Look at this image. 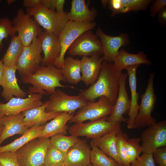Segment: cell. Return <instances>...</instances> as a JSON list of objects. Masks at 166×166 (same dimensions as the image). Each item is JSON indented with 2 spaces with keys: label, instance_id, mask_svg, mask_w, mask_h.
I'll use <instances>...</instances> for the list:
<instances>
[{
  "label": "cell",
  "instance_id": "cell-1",
  "mask_svg": "<svg viewBox=\"0 0 166 166\" xmlns=\"http://www.w3.org/2000/svg\"><path fill=\"white\" fill-rule=\"evenodd\" d=\"M121 72L116 68L113 62L104 60L96 81L81 92L78 95L84 100L91 101H95L101 96H105L114 105L118 93Z\"/></svg>",
  "mask_w": 166,
  "mask_h": 166
},
{
  "label": "cell",
  "instance_id": "cell-52",
  "mask_svg": "<svg viewBox=\"0 0 166 166\" xmlns=\"http://www.w3.org/2000/svg\"><path fill=\"white\" fill-rule=\"evenodd\" d=\"M122 166H131V164L128 165H123Z\"/></svg>",
  "mask_w": 166,
  "mask_h": 166
},
{
  "label": "cell",
  "instance_id": "cell-11",
  "mask_svg": "<svg viewBox=\"0 0 166 166\" xmlns=\"http://www.w3.org/2000/svg\"><path fill=\"white\" fill-rule=\"evenodd\" d=\"M68 50L69 53L72 57H89L103 54L101 41L91 30L86 31L79 36Z\"/></svg>",
  "mask_w": 166,
  "mask_h": 166
},
{
  "label": "cell",
  "instance_id": "cell-51",
  "mask_svg": "<svg viewBox=\"0 0 166 166\" xmlns=\"http://www.w3.org/2000/svg\"><path fill=\"white\" fill-rule=\"evenodd\" d=\"M87 166H96L94 165L91 163L89 165H88Z\"/></svg>",
  "mask_w": 166,
  "mask_h": 166
},
{
  "label": "cell",
  "instance_id": "cell-22",
  "mask_svg": "<svg viewBox=\"0 0 166 166\" xmlns=\"http://www.w3.org/2000/svg\"><path fill=\"white\" fill-rule=\"evenodd\" d=\"M24 118L22 113L2 117L1 121L3 128L0 137V146L7 138L16 134L22 136L29 129L24 124Z\"/></svg>",
  "mask_w": 166,
  "mask_h": 166
},
{
  "label": "cell",
  "instance_id": "cell-6",
  "mask_svg": "<svg viewBox=\"0 0 166 166\" xmlns=\"http://www.w3.org/2000/svg\"><path fill=\"white\" fill-rule=\"evenodd\" d=\"M154 73H150L144 93L140 96L141 102L134 121V128L149 127L156 122L151 116L157 98L154 93Z\"/></svg>",
  "mask_w": 166,
  "mask_h": 166
},
{
  "label": "cell",
  "instance_id": "cell-48",
  "mask_svg": "<svg viewBox=\"0 0 166 166\" xmlns=\"http://www.w3.org/2000/svg\"><path fill=\"white\" fill-rule=\"evenodd\" d=\"M1 117H2L0 116V137L2 133L3 128V126L1 121Z\"/></svg>",
  "mask_w": 166,
  "mask_h": 166
},
{
  "label": "cell",
  "instance_id": "cell-30",
  "mask_svg": "<svg viewBox=\"0 0 166 166\" xmlns=\"http://www.w3.org/2000/svg\"><path fill=\"white\" fill-rule=\"evenodd\" d=\"M24 47L18 35L11 36L10 44L2 60L5 67L16 66Z\"/></svg>",
  "mask_w": 166,
  "mask_h": 166
},
{
  "label": "cell",
  "instance_id": "cell-44",
  "mask_svg": "<svg viewBox=\"0 0 166 166\" xmlns=\"http://www.w3.org/2000/svg\"><path fill=\"white\" fill-rule=\"evenodd\" d=\"M41 0H24L23 1V5L27 8L34 7L41 2Z\"/></svg>",
  "mask_w": 166,
  "mask_h": 166
},
{
  "label": "cell",
  "instance_id": "cell-7",
  "mask_svg": "<svg viewBox=\"0 0 166 166\" xmlns=\"http://www.w3.org/2000/svg\"><path fill=\"white\" fill-rule=\"evenodd\" d=\"M113 105L105 96L99 97L97 102L89 101L84 106L78 109L69 121L71 123L94 121L108 117L111 113Z\"/></svg>",
  "mask_w": 166,
  "mask_h": 166
},
{
  "label": "cell",
  "instance_id": "cell-41",
  "mask_svg": "<svg viewBox=\"0 0 166 166\" xmlns=\"http://www.w3.org/2000/svg\"><path fill=\"white\" fill-rule=\"evenodd\" d=\"M149 12L150 16H155L158 12L166 6V0H156L153 1L151 3Z\"/></svg>",
  "mask_w": 166,
  "mask_h": 166
},
{
  "label": "cell",
  "instance_id": "cell-47",
  "mask_svg": "<svg viewBox=\"0 0 166 166\" xmlns=\"http://www.w3.org/2000/svg\"><path fill=\"white\" fill-rule=\"evenodd\" d=\"M4 67L2 61L0 59V86L1 85V81L3 74Z\"/></svg>",
  "mask_w": 166,
  "mask_h": 166
},
{
  "label": "cell",
  "instance_id": "cell-36",
  "mask_svg": "<svg viewBox=\"0 0 166 166\" xmlns=\"http://www.w3.org/2000/svg\"><path fill=\"white\" fill-rule=\"evenodd\" d=\"M141 141V139L139 138H130L127 140L126 150L130 164L136 159L142 152V148L139 144Z\"/></svg>",
  "mask_w": 166,
  "mask_h": 166
},
{
  "label": "cell",
  "instance_id": "cell-5",
  "mask_svg": "<svg viewBox=\"0 0 166 166\" xmlns=\"http://www.w3.org/2000/svg\"><path fill=\"white\" fill-rule=\"evenodd\" d=\"M96 26V23L93 22H77L69 21L58 36L61 52L53 65L61 69L64 64L65 54L73 42L83 33L91 30Z\"/></svg>",
  "mask_w": 166,
  "mask_h": 166
},
{
  "label": "cell",
  "instance_id": "cell-34",
  "mask_svg": "<svg viewBox=\"0 0 166 166\" xmlns=\"http://www.w3.org/2000/svg\"><path fill=\"white\" fill-rule=\"evenodd\" d=\"M65 155L58 148L50 145L48 149L43 165L63 166Z\"/></svg>",
  "mask_w": 166,
  "mask_h": 166
},
{
  "label": "cell",
  "instance_id": "cell-29",
  "mask_svg": "<svg viewBox=\"0 0 166 166\" xmlns=\"http://www.w3.org/2000/svg\"><path fill=\"white\" fill-rule=\"evenodd\" d=\"M80 65L81 61L79 59L74 58L71 56L65 58L61 70L66 82L75 85L81 81Z\"/></svg>",
  "mask_w": 166,
  "mask_h": 166
},
{
  "label": "cell",
  "instance_id": "cell-43",
  "mask_svg": "<svg viewBox=\"0 0 166 166\" xmlns=\"http://www.w3.org/2000/svg\"><path fill=\"white\" fill-rule=\"evenodd\" d=\"M157 21L162 26L166 24V7L160 10L157 13Z\"/></svg>",
  "mask_w": 166,
  "mask_h": 166
},
{
  "label": "cell",
  "instance_id": "cell-55",
  "mask_svg": "<svg viewBox=\"0 0 166 166\" xmlns=\"http://www.w3.org/2000/svg\"><path fill=\"white\" fill-rule=\"evenodd\" d=\"M1 0H0V2H1Z\"/></svg>",
  "mask_w": 166,
  "mask_h": 166
},
{
  "label": "cell",
  "instance_id": "cell-54",
  "mask_svg": "<svg viewBox=\"0 0 166 166\" xmlns=\"http://www.w3.org/2000/svg\"><path fill=\"white\" fill-rule=\"evenodd\" d=\"M42 166H45V165H42Z\"/></svg>",
  "mask_w": 166,
  "mask_h": 166
},
{
  "label": "cell",
  "instance_id": "cell-15",
  "mask_svg": "<svg viewBox=\"0 0 166 166\" xmlns=\"http://www.w3.org/2000/svg\"><path fill=\"white\" fill-rule=\"evenodd\" d=\"M28 93L26 98L13 97L6 103L0 101V116L17 115L42 105V95Z\"/></svg>",
  "mask_w": 166,
  "mask_h": 166
},
{
  "label": "cell",
  "instance_id": "cell-26",
  "mask_svg": "<svg viewBox=\"0 0 166 166\" xmlns=\"http://www.w3.org/2000/svg\"><path fill=\"white\" fill-rule=\"evenodd\" d=\"M97 14L96 10L90 9L84 0H73L67 13L69 21L77 22H93Z\"/></svg>",
  "mask_w": 166,
  "mask_h": 166
},
{
  "label": "cell",
  "instance_id": "cell-35",
  "mask_svg": "<svg viewBox=\"0 0 166 166\" xmlns=\"http://www.w3.org/2000/svg\"><path fill=\"white\" fill-rule=\"evenodd\" d=\"M128 139L127 135L121 129L117 135L116 148L122 165L131 164L129 161L126 150V144Z\"/></svg>",
  "mask_w": 166,
  "mask_h": 166
},
{
  "label": "cell",
  "instance_id": "cell-10",
  "mask_svg": "<svg viewBox=\"0 0 166 166\" xmlns=\"http://www.w3.org/2000/svg\"><path fill=\"white\" fill-rule=\"evenodd\" d=\"M45 111L74 113L77 109L85 105L89 101L78 95H69L58 89L50 95Z\"/></svg>",
  "mask_w": 166,
  "mask_h": 166
},
{
  "label": "cell",
  "instance_id": "cell-8",
  "mask_svg": "<svg viewBox=\"0 0 166 166\" xmlns=\"http://www.w3.org/2000/svg\"><path fill=\"white\" fill-rule=\"evenodd\" d=\"M42 52L41 42L38 37L29 45L24 46L16 65L17 70L21 77L33 73L41 65Z\"/></svg>",
  "mask_w": 166,
  "mask_h": 166
},
{
  "label": "cell",
  "instance_id": "cell-37",
  "mask_svg": "<svg viewBox=\"0 0 166 166\" xmlns=\"http://www.w3.org/2000/svg\"><path fill=\"white\" fill-rule=\"evenodd\" d=\"M16 33L12 21L6 18L0 19V51L3 47V40L6 39L9 36L15 35Z\"/></svg>",
  "mask_w": 166,
  "mask_h": 166
},
{
  "label": "cell",
  "instance_id": "cell-20",
  "mask_svg": "<svg viewBox=\"0 0 166 166\" xmlns=\"http://www.w3.org/2000/svg\"><path fill=\"white\" fill-rule=\"evenodd\" d=\"M104 60L101 55L82 57L80 60L81 81L86 85H91L96 81Z\"/></svg>",
  "mask_w": 166,
  "mask_h": 166
},
{
  "label": "cell",
  "instance_id": "cell-45",
  "mask_svg": "<svg viewBox=\"0 0 166 166\" xmlns=\"http://www.w3.org/2000/svg\"><path fill=\"white\" fill-rule=\"evenodd\" d=\"M41 3L46 8L55 10L56 0H41Z\"/></svg>",
  "mask_w": 166,
  "mask_h": 166
},
{
  "label": "cell",
  "instance_id": "cell-42",
  "mask_svg": "<svg viewBox=\"0 0 166 166\" xmlns=\"http://www.w3.org/2000/svg\"><path fill=\"white\" fill-rule=\"evenodd\" d=\"M109 7L112 11L111 16L113 17L119 12L121 7L120 0H108Z\"/></svg>",
  "mask_w": 166,
  "mask_h": 166
},
{
  "label": "cell",
  "instance_id": "cell-38",
  "mask_svg": "<svg viewBox=\"0 0 166 166\" xmlns=\"http://www.w3.org/2000/svg\"><path fill=\"white\" fill-rule=\"evenodd\" d=\"M0 163L3 166H20L16 153L10 151L0 152Z\"/></svg>",
  "mask_w": 166,
  "mask_h": 166
},
{
  "label": "cell",
  "instance_id": "cell-53",
  "mask_svg": "<svg viewBox=\"0 0 166 166\" xmlns=\"http://www.w3.org/2000/svg\"><path fill=\"white\" fill-rule=\"evenodd\" d=\"M0 166H3L0 163Z\"/></svg>",
  "mask_w": 166,
  "mask_h": 166
},
{
  "label": "cell",
  "instance_id": "cell-13",
  "mask_svg": "<svg viewBox=\"0 0 166 166\" xmlns=\"http://www.w3.org/2000/svg\"><path fill=\"white\" fill-rule=\"evenodd\" d=\"M142 152L152 153L166 146V121L156 122L145 130L141 136Z\"/></svg>",
  "mask_w": 166,
  "mask_h": 166
},
{
  "label": "cell",
  "instance_id": "cell-4",
  "mask_svg": "<svg viewBox=\"0 0 166 166\" xmlns=\"http://www.w3.org/2000/svg\"><path fill=\"white\" fill-rule=\"evenodd\" d=\"M50 139H34L16 152L20 166H42L44 164Z\"/></svg>",
  "mask_w": 166,
  "mask_h": 166
},
{
  "label": "cell",
  "instance_id": "cell-3",
  "mask_svg": "<svg viewBox=\"0 0 166 166\" xmlns=\"http://www.w3.org/2000/svg\"><path fill=\"white\" fill-rule=\"evenodd\" d=\"M26 13L44 29L58 36L69 21L67 13L49 10L41 2L34 8H27Z\"/></svg>",
  "mask_w": 166,
  "mask_h": 166
},
{
  "label": "cell",
  "instance_id": "cell-27",
  "mask_svg": "<svg viewBox=\"0 0 166 166\" xmlns=\"http://www.w3.org/2000/svg\"><path fill=\"white\" fill-rule=\"evenodd\" d=\"M74 115V113H61L49 122L45 124L42 133L38 138H49L57 134H66L68 129L66 124Z\"/></svg>",
  "mask_w": 166,
  "mask_h": 166
},
{
  "label": "cell",
  "instance_id": "cell-19",
  "mask_svg": "<svg viewBox=\"0 0 166 166\" xmlns=\"http://www.w3.org/2000/svg\"><path fill=\"white\" fill-rule=\"evenodd\" d=\"M17 70L16 66L4 67L0 86L2 88L1 95L7 101L14 96L17 97L24 98L27 94L21 89L18 84L16 75Z\"/></svg>",
  "mask_w": 166,
  "mask_h": 166
},
{
  "label": "cell",
  "instance_id": "cell-12",
  "mask_svg": "<svg viewBox=\"0 0 166 166\" xmlns=\"http://www.w3.org/2000/svg\"><path fill=\"white\" fill-rule=\"evenodd\" d=\"M107 117L86 123H74L68 128V132L71 135L77 137L84 136L87 139H91L99 138L117 124H113L108 121Z\"/></svg>",
  "mask_w": 166,
  "mask_h": 166
},
{
  "label": "cell",
  "instance_id": "cell-2",
  "mask_svg": "<svg viewBox=\"0 0 166 166\" xmlns=\"http://www.w3.org/2000/svg\"><path fill=\"white\" fill-rule=\"evenodd\" d=\"M24 83L30 84L28 92L43 95H50L57 87H69L62 85L61 81L66 82L61 69L54 65H40L33 73L21 77Z\"/></svg>",
  "mask_w": 166,
  "mask_h": 166
},
{
  "label": "cell",
  "instance_id": "cell-32",
  "mask_svg": "<svg viewBox=\"0 0 166 166\" xmlns=\"http://www.w3.org/2000/svg\"><path fill=\"white\" fill-rule=\"evenodd\" d=\"M79 139L78 137L73 135L66 136L64 134H59L51 137L50 142V144L65 155L69 149L76 144Z\"/></svg>",
  "mask_w": 166,
  "mask_h": 166
},
{
  "label": "cell",
  "instance_id": "cell-33",
  "mask_svg": "<svg viewBox=\"0 0 166 166\" xmlns=\"http://www.w3.org/2000/svg\"><path fill=\"white\" fill-rule=\"evenodd\" d=\"M153 0H120L121 7L119 14L144 10Z\"/></svg>",
  "mask_w": 166,
  "mask_h": 166
},
{
  "label": "cell",
  "instance_id": "cell-40",
  "mask_svg": "<svg viewBox=\"0 0 166 166\" xmlns=\"http://www.w3.org/2000/svg\"><path fill=\"white\" fill-rule=\"evenodd\" d=\"M152 154L154 162L160 166H166V146L157 148Z\"/></svg>",
  "mask_w": 166,
  "mask_h": 166
},
{
  "label": "cell",
  "instance_id": "cell-17",
  "mask_svg": "<svg viewBox=\"0 0 166 166\" xmlns=\"http://www.w3.org/2000/svg\"><path fill=\"white\" fill-rule=\"evenodd\" d=\"M38 37L40 41L44 53L41 65H53L61 52L58 36L43 29Z\"/></svg>",
  "mask_w": 166,
  "mask_h": 166
},
{
  "label": "cell",
  "instance_id": "cell-23",
  "mask_svg": "<svg viewBox=\"0 0 166 166\" xmlns=\"http://www.w3.org/2000/svg\"><path fill=\"white\" fill-rule=\"evenodd\" d=\"M48 103V100H47L39 106L22 112L24 116V124L28 128L34 126L43 124L47 121L54 118L61 113L46 112Z\"/></svg>",
  "mask_w": 166,
  "mask_h": 166
},
{
  "label": "cell",
  "instance_id": "cell-24",
  "mask_svg": "<svg viewBox=\"0 0 166 166\" xmlns=\"http://www.w3.org/2000/svg\"><path fill=\"white\" fill-rule=\"evenodd\" d=\"M121 129V124H117L111 130L102 136L92 140L99 148L114 159L120 166H122L116 148L117 135Z\"/></svg>",
  "mask_w": 166,
  "mask_h": 166
},
{
  "label": "cell",
  "instance_id": "cell-49",
  "mask_svg": "<svg viewBox=\"0 0 166 166\" xmlns=\"http://www.w3.org/2000/svg\"><path fill=\"white\" fill-rule=\"evenodd\" d=\"M108 0H101V4L104 7H106L108 4Z\"/></svg>",
  "mask_w": 166,
  "mask_h": 166
},
{
  "label": "cell",
  "instance_id": "cell-28",
  "mask_svg": "<svg viewBox=\"0 0 166 166\" xmlns=\"http://www.w3.org/2000/svg\"><path fill=\"white\" fill-rule=\"evenodd\" d=\"M45 124L34 126L29 128L19 138L5 146H0V152L10 151L16 152L24 145L33 139L39 137L44 128Z\"/></svg>",
  "mask_w": 166,
  "mask_h": 166
},
{
  "label": "cell",
  "instance_id": "cell-21",
  "mask_svg": "<svg viewBox=\"0 0 166 166\" xmlns=\"http://www.w3.org/2000/svg\"><path fill=\"white\" fill-rule=\"evenodd\" d=\"M140 65L131 66L125 69L129 77V83L131 92L130 107L128 113V117L127 121V127L129 129L134 128V121L139 108L138 103L139 93L136 91V72Z\"/></svg>",
  "mask_w": 166,
  "mask_h": 166
},
{
  "label": "cell",
  "instance_id": "cell-46",
  "mask_svg": "<svg viewBox=\"0 0 166 166\" xmlns=\"http://www.w3.org/2000/svg\"><path fill=\"white\" fill-rule=\"evenodd\" d=\"M65 0H56L55 10L60 13L65 12L64 10V7L65 3Z\"/></svg>",
  "mask_w": 166,
  "mask_h": 166
},
{
  "label": "cell",
  "instance_id": "cell-14",
  "mask_svg": "<svg viewBox=\"0 0 166 166\" xmlns=\"http://www.w3.org/2000/svg\"><path fill=\"white\" fill-rule=\"evenodd\" d=\"M127 73L121 72L119 80V89L117 97L107 121L113 124H120L127 121L123 115L128 113L130 107V100L126 88Z\"/></svg>",
  "mask_w": 166,
  "mask_h": 166
},
{
  "label": "cell",
  "instance_id": "cell-50",
  "mask_svg": "<svg viewBox=\"0 0 166 166\" xmlns=\"http://www.w3.org/2000/svg\"><path fill=\"white\" fill-rule=\"evenodd\" d=\"M15 1V0H8L6 1V2L9 5H10L13 3Z\"/></svg>",
  "mask_w": 166,
  "mask_h": 166
},
{
  "label": "cell",
  "instance_id": "cell-39",
  "mask_svg": "<svg viewBox=\"0 0 166 166\" xmlns=\"http://www.w3.org/2000/svg\"><path fill=\"white\" fill-rule=\"evenodd\" d=\"M131 166H156L152 153H143L131 164Z\"/></svg>",
  "mask_w": 166,
  "mask_h": 166
},
{
  "label": "cell",
  "instance_id": "cell-18",
  "mask_svg": "<svg viewBox=\"0 0 166 166\" xmlns=\"http://www.w3.org/2000/svg\"><path fill=\"white\" fill-rule=\"evenodd\" d=\"M90 151L86 140L80 139L67 152L63 166H87L91 163Z\"/></svg>",
  "mask_w": 166,
  "mask_h": 166
},
{
  "label": "cell",
  "instance_id": "cell-16",
  "mask_svg": "<svg viewBox=\"0 0 166 166\" xmlns=\"http://www.w3.org/2000/svg\"><path fill=\"white\" fill-rule=\"evenodd\" d=\"M96 35L100 40L103 49L104 60L112 63L121 47L130 43L129 36L125 33L117 36H111L105 34L100 28L96 31Z\"/></svg>",
  "mask_w": 166,
  "mask_h": 166
},
{
  "label": "cell",
  "instance_id": "cell-25",
  "mask_svg": "<svg viewBox=\"0 0 166 166\" xmlns=\"http://www.w3.org/2000/svg\"><path fill=\"white\" fill-rule=\"evenodd\" d=\"M116 68L120 72L131 66L144 64L150 65L152 62L143 51L133 54L127 52L121 48L113 62Z\"/></svg>",
  "mask_w": 166,
  "mask_h": 166
},
{
  "label": "cell",
  "instance_id": "cell-31",
  "mask_svg": "<svg viewBox=\"0 0 166 166\" xmlns=\"http://www.w3.org/2000/svg\"><path fill=\"white\" fill-rule=\"evenodd\" d=\"M90 161L96 166H120L114 159L109 156L99 148L91 140Z\"/></svg>",
  "mask_w": 166,
  "mask_h": 166
},
{
  "label": "cell",
  "instance_id": "cell-9",
  "mask_svg": "<svg viewBox=\"0 0 166 166\" xmlns=\"http://www.w3.org/2000/svg\"><path fill=\"white\" fill-rule=\"evenodd\" d=\"M12 22L18 37L25 46L30 45L42 30L38 23L22 8L18 10Z\"/></svg>",
  "mask_w": 166,
  "mask_h": 166
}]
</instances>
